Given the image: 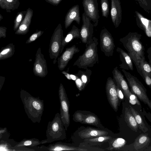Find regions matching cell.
<instances>
[{
  "mask_svg": "<svg viewBox=\"0 0 151 151\" xmlns=\"http://www.w3.org/2000/svg\"><path fill=\"white\" fill-rule=\"evenodd\" d=\"M20 97L28 118L33 123H40L44 109L43 101L23 89L21 90Z\"/></svg>",
  "mask_w": 151,
  "mask_h": 151,
  "instance_id": "6da1fadb",
  "label": "cell"
},
{
  "mask_svg": "<svg viewBox=\"0 0 151 151\" xmlns=\"http://www.w3.org/2000/svg\"><path fill=\"white\" fill-rule=\"evenodd\" d=\"M141 36L136 32H130L119 40L139 69L140 61L145 58L144 47L140 41Z\"/></svg>",
  "mask_w": 151,
  "mask_h": 151,
  "instance_id": "7a4b0ae2",
  "label": "cell"
},
{
  "mask_svg": "<svg viewBox=\"0 0 151 151\" xmlns=\"http://www.w3.org/2000/svg\"><path fill=\"white\" fill-rule=\"evenodd\" d=\"M98 39L93 37L92 40L86 44V48L83 53L80 56L73 64V66L86 69L88 68L92 67L99 62L97 45Z\"/></svg>",
  "mask_w": 151,
  "mask_h": 151,
  "instance_id": "3957f363",
  "label": "cell"
},
{
  "mask_svg": "<svg viewBox=\"0 0 151 151\" xmlns=\"http://www.w3.org/2000/svg\"><path fill=\"white\" fill-rule=\"evenodd\" d=\"M65 129L60 114H56L53 120L49 122L46 131L47 143L66 138Z\"/></svg>",
  "mask_w": 151,
  "mask_h": 151,
  "instance_id": "277c9868",
  "label": "cell"
},
{
  "mask_svg": "<svg viewBox=\"0 0 151 151\" xmlns=\"http://www.w3.org/2000/svg\"><path fill=\"white\" fill-rule=\"evenodd\" d=\"M64 38L61 26L59 24L51 37L49 49V56L51 59H53L54 64L56 63V60L60 54Z\"/></svg>",
  "mask_w": 151,
  "mask_h": 151,
  "instance_id": "5b68a950",
  "label": "cell"
},
{
  "mask_svg": "<svg viewBox=\"0 0 151 151\" xmlns=\"http://www.w3.org/2000/svg\"><path fill=\"white\" fill-rule=\"evenodd\" d=\"M128 81L131 92L135 94L141 101L147 104L151 109L150 101L143 88L137 78L130 73L122 69Z\"/></svg>",
  "mask_w": 151,
  "mask_h": 151,
  "instance_id": "8992f818",
  "label": "cell"
},
{
  "mask_svg": "<svg viewBox=\"0 0 151 151\" xmlns=\"http://www.w3.org/2000/svg\"><path fill=\"white\" fill-rule=\"evenodd\" d=\"M58 96L60 104V115L65 130L70 124L69 102L65 89L60 83L58 89Z\"/></svg>",
  "mask_w": 151,
  "mask_h": 151,
  "instance_id": "52a82bcc",
  "label": "cell"
},
{
  "mask_svg": "<svg viewBox=\"0 0 151 151\" xmlns=\"http://www.w3.org/2000/svg\"><path fill=\"white\" fill-rule=\"evenodd\" d=\"M100 40L101 51L107 57L112 56L115 45L111 34L106 28L102 29L101 32Z\"/></svg>",
  "mask_w": 151,
  "mask_h": 151,
  "instance_id": "ba28073f",
  "label": "cell"
},
{
  "mask_svg": "<svg viewBox=\"0 0 151 151\" xmlns=\"http://www.w3.org/2000/svg\"><path fill=\"white\" fill-rule=\"evenodd\" d=\"M82 4L84 13L93 22L94 26L96 27L100 17L97 0H83Z\"/></svg>",
  "mask_w": 151,
  "mask_h": 151,
  "instance_id": "9c48e42d",
  "label": "cell"
},
{
  "mask_svg": "<svg viewBox=\"0 0 151 151\" xmlns=\"http://www.w3.org/2000/svg\"><path fill=\"white\" fill-rule=\"evenodd\" d=\"M33 71L35 76L41 78L45 77L48 73L46 61L42 53L40 47L37 51Z\"/></svg>",
  "mask_w": 151,
  "mask_h": 151,
  "instance_id": "30bf717a",
  "label": "cell"
},
{
  "mask_svg": "<svg viewBox=\"0 0 151 151\" xmlns=\"http://www.w3.org/2000/svg\"><path fill=\"white\" fill-rule=\"evenodd\" d=\"M83 24L80 29V37L81 42L87 44L92 40L93 33V25L84 12L82 15Z\"/></svg>",
  "mask_w": 151,
  "mask_h": 151,
  "instance_id": "8fae6325",
  "label": "cell"
},
{
  "mask_svg": "<svg viewBox=\"0 0 151 151\" xmlns=\"http://www.w3.org/2000/svg\"><path fill=\"white\" fill-rule=\"evenodd\" d=\"M106 90L109 103L114 110L116 111L118 109L119 98L117 94L116 86L114 80L111 77H108L107 79Z\"/></svg>",
  "mask_w": 151,
  "mask_h": 151,
  "instance_id": "7c38bea8",
  "label": "cell"
},
{
  "mask_svg": "<svg viewBox=\"0 0 151 151\" xmlns=\"http://www.w3.org/2000/svg\"><path fill=\"white\" fill-rule=\"evenodd\" d=\"M80 50L75 45L66 48L61 55L58 58V67L60 70H63L74 55L79 52Z\"/></svg>",
  "mask_w": 151,
  "mask_h": 151,
  "instance_id": "4fadbf2b",
  "label": "cell"
},
{
  "mask_svg": "<svg viewBox=\"0 0 151 151\" xmlns=\"http://www.w3.org/2000/svg\"><path fill=\"white\" fill-rule=\"evenodd\" d=\"M112 73L113 79L116 82L117 85L123 91L126 97L129 99L132 93L129 90L127 83L123 75L118 69L117 66L114 68Z\"/></svg>",
  "mask_w": 151,
  "mask_h": 151,
  "instance_id": "5bb4252c",
  "label": "cell"
},
{
  "mask_svg": "<svg viewBox=\"0 0 151 151\" xmlns=\"http://www.w3.org/2000/svg\"><path fill=\"white\" fill-rule=\"evenodd\" d=\"M111 16L115 28L118 27L121 22L122 10L120 0H111Z\"/></svg>",
  "mask_w": 151,
  "mask_h": 151,
  "instance_id": "9a60e30c",
  "label": "cell"
},
{
  "mask_svg": "<svg viewBox=\"0 0 151 151\" xmlns=\"http://www.w3.org/2000/svg\"><path fill=\"white\" fill-rule=\"evenodd\" d=\"M91 73V70L88 68L85 71L79 70L77 73L75 74L76 78L74 81L79 90L81 91L84 89L90 82Z\"/></svg>",
  "mask_w": 151,
  "mask_h": 151,
  "instance_id": "2e32d148",
  "label": "cell"
},
{
  "mask_svg": "<svg viewBox=\"0 0 151 151\" xmlns=\"http://www.w3.org/2000/svg\"><path fill=\"white\" fill-rule=\"evenodd\" d=\"M135 13L137 26L147 36L151 37V20L146 18L137 11H135Z\"/></svg>",
  "mask_w": 151,
  "mask_h": 151,
  "instance_id": "e0dca14e",
  "label": "cell"
},
{
  "mask_svg": "<svg viewBox=\"0 0 151 151\" xmlns=\"http://www.w3.org/2000/svg\"><path fill=\"white\" fill-rule=\"evenodd\" d=\"M80 20L79 6L75 5L70 9L67 14L65 21V28H67L73 21L80 24Z\"/></svg>",
  "mask_w": 151,
  "mask_h": 151,
  "instance_id": "ac0fdd59",
  "label": "cell"
},
{
  "mask_svg": "<svg viewBox=\"0 0 151 151\" xmlns=\"http://www.w3.org/2000/svg\"><path fill=\"white\" fill-rule=\"evenodd\" d=\"M108 134V132L105 131L89 127L80 132L79 135L81 138L86 139L106 136Z\"/></svg>",
  "mask_w": 151,
  "mask_h": 151,
  "instance_id": "d6986e66",
  "label": "cell"
},
{
  "mask_svg": "<svg viewBox=\"0 0 151 151\" xmlns=\"http://www.w3.org/2000/svg\"><path fill=\"white\" fill-rule=\"evenodd\" d=\"M80 29L75 25H73L71 30L64 37L62 44L60 54L63 51L65 46L75 38H80Z\"/></svg>",
  "mask_w": 151,
  "mask_h": 151,
  "instance_id": "ffe728a7",
  "label": "cell"
},
{
  "mask_svg": "<svg viewBox=\"0 0 151 151\" xmlns=\"http://www.w3.org/2000/svg\"><path fill=\"white\" fill-rule=\"evenodd\" d=\"M116 51L119 53L120 60L122 62V63L119 65L120 68L123 69H126V66H127L130 70H133V67L132 59L128 54L122 48L119 47L117 48Z\"/></svg>",
  "mask_w": 151,
  "mask_h": 151,
  "instance_id": "44dd1931",
  "label": "cell"
},
{
  "mask_svg": "<svg viewBox=\"0 0 151 151\" xmlns=\"http://www.w3.org/2000/svg\"><path fill=\"white\" fill-rule=\"evenodd\" d=\"M48 151L76 150L87 151V150L77 147L71 146L64 143L58 142L50 144L47 146Z\"/></svg>",
  "mask_w": 151,
  "mask_h": 151,
  "instance_id": "7402d4cb",
  "label": "cell"
},
{
  "mask_svg": "<svg viewBox=\"0 0 151 151\" xmlns=\"http://www.w3.org/2000/svg\"><path fill=\"white\" fill-rule=\"evenodd\" d=\"M124 119L129 128L132 130L137 132L138 128V125L129 109L127 107L125 108Z\"/></svg>",
  "mask_w": 151,
  "mask_h": 151,
  "instance_id": "603a6c76",
  "label": "cell"
},
{
  "mask_svg": "<svg viewBox=\"0 0 151 151\" xmlns=\"http://www.w3.org/2000/svg\"><path fill=\"white\" fill-rule=\"evenodd\" d=\"M150 142V139L148 134H142L135 139L134 146L136 150H139L148 145Z\"/></svg>",
  "mask_w": 151,
  "mask_h": 151,
  "instance_id": "cb8c5ba5",
  "label": "cell"
},
{
  "mask_svg": "<svg viewBox=\"0 0 151 151\" xmlns=\"http://www.w3.org/2000/svg\"><path fill=\"white\" fill-rule=\"evenodd\" d=\"M46 143L45 139L40 141L39 139L35 138L24 139L18 142L14 147H33Z\"/></svg>",
  "mask_w": 151,
  "mask_h": 151,
  "instance_id": "d4e9b609",
  "label": "cell"
},
{
  "mask_svg": "<svg viewBox=\"0 0 151 151\" xmlns=\"http://www.w3.org/2000/svg\"><path fill=\"white\" fill-rule=\"evenodd\" d=\"M15 52V46L13 43H10L2 47L0 52V60H4L12 57Z\"/></svg>",
  "mask_w": 151,
  "mask_h": 151,
  "instance_id": "484cf974",
  "label": "cell"
},
{
  "mask_svg": "<svg viewBox=\"0 0 151 151\" xmlns=\"http://www.w3.org/2000/svg\"><path fill=\"white\" fill-rule=\"evenodd\" d=\"M129 109L134 117L138 127L144 132H147L148 130V129L146 126L139 114L130 106H129Z\"/></svg>",
  "mask_w": 151,
  "mask_h": 151,
  "instance_id": "4316f807",
  "label": "cell"
},
{
  "mask_svg": "<svg viewBox=\"0 0 151 151\" xmlns=\"http://www.w3.org/2000/svg\"><path fill=\"white\" fill-rule=\"evenodd\" d=\"M29 16L27 15L24 20L19 27L18 29L15 32L17 35H24L26 34L29 31V26L30 24V20Z\"/></svg>",
  "mask_w": 151,
  "mask_h": 151,
  "instance_id": "83f0119b",
  "label": "cell"
},
{
  "mask_svg": "<svg viewBox=\"0 0 151 151\" xmlns=\"http://www.w3.org/2000/svg\"><path fill=\"white\" fill-rule=\"evenodd\" d=\"M11 139L6 141L0 140V149L3 150L15 151L14 147L18 142H16Z\"/></svg>",
  "mask_w": 151,
  "mask_h": 151,
  "instance_id": "f1b7e54d",
  "label": "cell"
},
{
  "mask_svg": "<svg viewBox=\"0 0 151 151\" xmlns=\"http://www.w3.org/2000/svg\"><path fill=\"white\" fill-rule=\"evenodd\" d=\"M139 69L142 73H145L151 77V66L145 60V58L142 59L140 61Z\"/></svg>",
  "mask_w": 151,
  "mask_h": 151,
  "instance_id": "f546056e",
  "label": "cell"
},
{
  "mask_svg": "<svg viewBox=\"0 0 151 151\" xmlns=\"http://www.w3.org/2000/svg\"><path fill=\"white\" fill-rule=\"evenodd\" d=\"M99 123L98 118L92 114L85 115L82 123L97 125Z\"/></svg>",
  "mask_w": 151,
  "mask_h": 151,
  "instance_id": "4dcf8cb0",
  "label": "cell"
},
{
  "mask_svg": "<svg viewBox=\"0 0 151 151\" xmlns=\"http://www.w3.org/2000/svg\"><path fill=\"white\" fill-rule=\"evenodd\" d=\"M139 6L146 12L150 13L151 11V0H135Z\"/></svg>",
  "mask_w": 151,
  "mask_h": 151,
  "instance_id": "1f68e13d",
  "label": "cell"
},
{
  "mask_svg": "<svg viewBox=\"0 0 151 151\" xmlns=\"http://www.w3.org/2000/svg\"><path fill=\"white\" fill-rule=\"evenodd\" d=\"M102 16L107 18L109 13L108 0H100Z\"/></svg>",
  "mask_w": 151,
  "mask_h": 151,
  "instance_id": "d6a6232c",
  "label": "cell"
},
{
  "mask_svg": "<svg viewBox=\"0 0 151 151\" xmlns=\"http://www.w3.org/2000/svg\"><path fill=\"white\" fill-rule=\"evenodd\" d=\"M125 140L121 138H118L114 141L112 144V147L114 148L118 149L121 147L126 143Z\"/></svg>",
  "mask_w": 151,
  "mask_h": 151,
  "instance_id": "836d02e7",
  "label": "cell"
},
{
  "mask_svg": "<svg viewBox=\"0 0 151 151\" xmlns=\"http://www.w3.org/2000/svg\"><path fill=\"white\" fill-rule=\"evenodd\" d=\"M43 33V32L40 31L34 33L30 36L26 41V43L29 44L34 41L40 37Z\"/></svg>",
  "mask_w": 151,
  "mask_h": 151,
  "instance_id": "e575fe53",
  "label": "cell"
},
{
  "mask_svg": "<svg viewBox=\"0 0 151 151\" xmlns=\"http://www.w3.org/2000/svg\"><path fill=\"white\" fill-rule=\"evenodd\" d=\"M111 137L101 136L87 139V141L92 142H102L107 141L110 139Z\"/></svg>",
  "mask_w": 151,
  "mask_h": 151,
  "instance_id": "d590c367",
  "label": "cell"
},
{
  "mask_svg": "<svg viewBox=\"0 0 151 151\" xmlns=\"http://www.w3.org/2000/svg\"><path fill=\"white\" fill-rule=\"evenodd\" d=\"M0 140L6 141L9 139L10 135L6 128H0Z\"/></svg>",
  "mask_w": 151,
  "mask_h": 151,
  "instance_id": "8d00e7d4",
  "label": "cell"
},
{
  "mask_svg": "<svg viewBox=\"0 0 151 151\" xmlns=\"http://www.w3.org/2000/svg\"><path fill=\"white\" fill-rule=\"evenodd\" d=\"M69 69L66 71H62L61 73L63 74L66 78L69 80H72L75 81L76 78V74H71L68 73Z\"/></svg>",
  "mask_w": 151,
  "mask_h": 151,
  "instance_id": "74e56055",
  "label": "cell"
},
{
  "mask_svg": "<svg viewBox=\"0 0 151 151\" xmlns=\"http://www.w3.org/2000/svg\"><path fill=\"white\" fill-rule=\"evenodd\" d=\"M85 115L80 112H77L75 114L74 117L75 120L78 122L82 123Z\"/></svg>",
  "mask_w": 151,
  "mask_h": 151,
  "instance_id": "f35d334b",
  "label": "cell"
},
{
  "mask_svg": "<svg viewBox=\"0 0 151 151\" xmlns=\"http://www.w3.org/2000/svg\"><path fill=\"white\" fill-rule=\"evenodd\" d=\"M30 149H31L35 151H48L47 146H45L44 145L41 146H34L33 147H27Z\"/></svg>",
  "mask_w": 151,
  "mask_h": 151,
  "instance_id": "ab89813d",
  "label": "cell"
},
{
  "mask_svg": "<svg viewBox=\"0 0 151 151\" xmlns=\"http://www.w3.org/2000/svg\"><path fill=\"white\" fill-rule=\"evenodd\" d=\"M144 78V79L147 85L149 86H151V77L147 74L142 73Z\"/></svg>",
  "mask_w": 151,
  "mask_h": 151,
  "instance_id": "60d3db41",
  "label": "cell"
},
{
  "mask_svg": "<svg viewBox=\"0 0 151 151\" xmlns=\"http://www.w3.org/2000/svg\"><path fill=\"white\" fill-rule=\"evenodd\" d=\"M22 15L20 14L18 15L17 18L16 22L14 26V29L15 30L17 28L20 22L22 20Z\"/></svg>",
  "mask_w": 151,
  "mask_h": 151,
  "instance_id": "b9f144b4",
  "label": "cell"
},
{
  "mask_svg": "<svg viewBox=\"0 0 151 151\" xmlns=\"http://www.w3.org/2000/svg\"><path fill=\"white\" fill-rule=\"evenodd\" d=\"M117 92L119 98L120 99L122 100L124 99V96L122 91L117 85L116 86Z\"/></svg>",
  "mask_w": 151,
  "mask_h": 151,
  "instance_id": "7bdbcfd3",
  "label": "cell"
},
{
  "mask_svg": "<svg viewBox=\"0 0 151 151\" xmlns=\"http://www.w3.org/2000/svg\"><path fill=\"white\" fill-rule=\"evenodd\" d=\"M6 37V29L1 28L0 32V38L3 37L4 38Z\"/></svg>",
  "mask_w": 151,
  "mask_h": 151,
  "instance_id": "ee69618b",
  "label": "cell"
},
{
  "mask_svg": "<svg viewBox=\"0 0 151 151\" xmlns=\"http://www.w3.org/2000/svg\"><path fill=\"white\" fill-rule=\"evenodd\" d=\"M129 102L132 105L137 104L138 105H140V103L138 100L137 97L133 100H129Z\"/></svg>",
  "mask_w": 151,
  "mask_h": 151,
  "instance_id": "f6af8a7d",
  "label": "cell"
},
{
  "mask_svg": "<svg viewBox=\"0 0 151 151\" xmlns=\"http://www.w3.org/2000/svg\"><path fill=\"white\" fill-rule=\"evenodd\" d=\"M5 80V78L3 76L0 77V90H1Z\"/></svg>",
  "mask_w": 151,
  "mask_h": 151,
  "instance_id": "bcb514c9",
  "label": "cell"
},
{
  "mask_svg": "<svg viewBox=\"0 0 151 151\" xmlns=\"http://www.w3.org/2000/svg\"><path fill=\"white\" fill-rule=\"evenodd\" d=\"M9 2H10L12 1L13 0H6Z\"/></svg>",
  "mask_w": 151,
  "mask_h": 151,
  "instance_id": "7dc6e473",
  "label": "cell"
},
{
  "mask_svg": "<svg viewBox=\"0 0 151 151\" xmlns=\"http://www.w3.org/2000/svg\"><path fill=\"white\" fill-rule=\"evenodd\" d=\"M150 65H151V59L150 60Z\"/></svg>",
  "mask_w": 151,
  "mask_h": 151,
  "instance_id": "c3c4849f",
  "label": "cell"
},
{
  "mask_svg": "<svg viewBox=\"0 0 151 151\" xmlns=\"http://www.w3.org/2000/svg\"><path fill=\"white\" fill-rule=\"evenodd\" d=\"M150 105H151V101H150Z\"/></svg>",
  "mask_w": 151,
  "mask_h": 151,
  "instance_id": "681fc988",
  "label": "cell"
},
{
  "mask_svg": "<svg viewBox=\"0 0 151 151\" xmlns=\"http://www.w3.org/2000/svg\"><path fill=\"white\" fill-rule=\"evenodd\" d=\"M57 0L59 1V0Z\"/></svg>",
  "mask_w": 151,
  "mask_h": 151,
  "instance_id": "f907efd6",
  "label": "cell"
},
{
  "mask_svg": "<svg viewBox=\"0 0 151 151\" xmlns=\"http://www.w3.org/2000/svg\"></svg>",
  "mask_w": 151,
  "mask_h": 151,
  "instance_id": "816d5d0a",
  "label": "cell"
},
{
  "mask_svg": "<svg viewBox=\"0 0 151 151\" xmlns=\"http://www.w3.org/2000/svg\"></svg>",
  "mask_w": 151,
  "mask_h": 151,
  "instance_id": "f5cc1de1",
  "label": "cell"
}]
</instances>
